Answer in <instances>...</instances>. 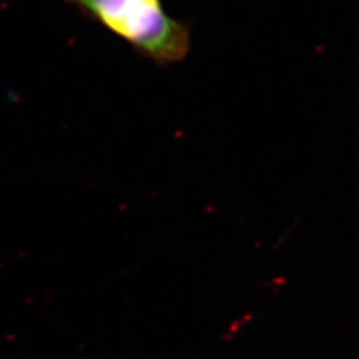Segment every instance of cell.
I'll return each instance as SVG.
<instances>
[{"instance_id":"1","label":"cell","mask_w":359,"mask_h":359,"mask_svg":"<svg viewBox=\"0 0 359 359\" xmlns=\"http://www.w3.org/2000/svg\"><path fill=\"white\" fill-rule=\"evenodd\" d=\"M88 20L125 41L157 66L183 62L192 50L186 22L168 14L162 0H65Z\"/></svg>"}]
</instances>
